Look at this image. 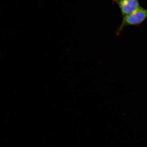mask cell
Instances as JSON below:
<instances>
[{
  "mask_svg": "<svg viewBox=\"0 0 147 147\" xmlns=\"http://www.w3.org/2000/svg\"><path fill=\"white\" fill-rule=\"evenodd\" d=\"M123 18L122 23L116 32L117 35L120 34L125 27L142 24L147 18V9L140 6Z\"/></svg>",
  "mask_w": 147,
  "mask_h": 147,
  "instance_id": "obj_1",
  "label": "cell"
},
{
  "mask_svg": "<svg viewBox=\"0 0 147 147\" xmlns=\"http://www.w3.org/2000/svg\"><path fill=\"white\" fill-rule=\"evenodd\" d=\"M118 5L123 18L131 13L140 6L139 0H112Z\"/></svg>",
  "mask_w": 147,
  "mask_h": 147,
  "instance_id": "obj_2",
  "label": "cell"
}]
</instances>
